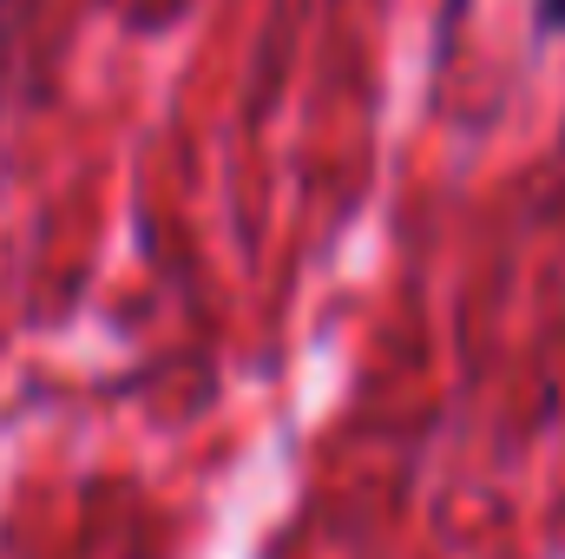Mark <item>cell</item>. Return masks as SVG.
<instances>
[{"instance_id": "cell-1", "label": "cell", "mask_w": 565, "mask_h": 559, "mask_svg": "<svg viewBox=\"0 0 565 559\" xmlns=\"http://www.w3.org/2000/svg\"><path fill=\"white\" fill-rule=\"evenodd\" d=\"M533 27L546 40H565V0H533Z\"/></svg>"}, {"instance_id": "cell-2", "label": "cell", "mask_w": 565, "mask_h": 559, "mask_svg": "<svg viewBox=\"0 0 565 559\" xmlns=\"http://www.w3.org/2000/svg\"><path fill=\"white\" fill-rule=\"evenodd\" d=\"M0 53H7V20H0ZM0 73H7V66H0Z\"/></svg>"}]
</instances>
